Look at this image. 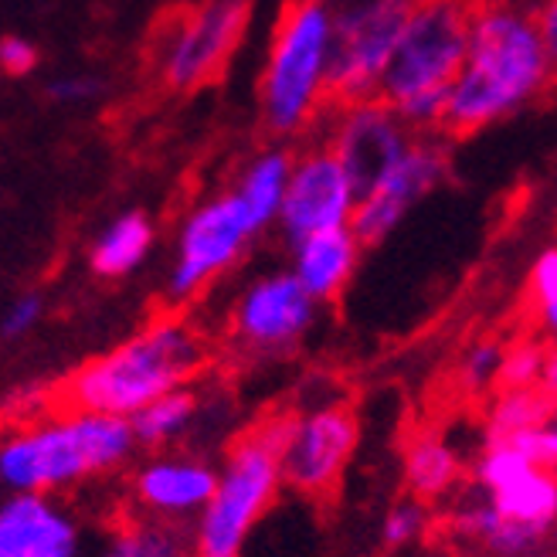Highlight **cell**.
I'll use <instances>...</instances> for the list:
<instances>
[{
  "label": "cell",
  "mask_w": 557,
  "mask_h": 557,
  "mask_svg": "<svg viewBox=\"0 0 557 557\" xmlns=\"http://www.w3.org/2000/svg\"><path fill=\"white\" fill-rule=\"evenodd\" d=\"M554 78L534 14L507 0H483L469 24L462 69L445 99L442 133L469 136L504 123L541 99Z\"/></svg>",
  "instance_id": "obj_1"
},
{
  "label": "cell",
  "mask_w": 557,
  "mask_h": 557,
  "mask_svg": "<svg viewBox=\"0 0 557 557\" xmlns=\"http://www.w3.org/2000/svg\"><path fill=\"white\" fill-rule=\"evenodd\" d=\"M136 449L129 418L69 408L0 435V486L54 496L123 469Z\"/></svg>",
  "instance_id": "obj_2"
},
{
  "label": "cell",
  "mask_w": 557,
  "mask_h": 557,
  "mask_svg": "<svg viewBox=\"0 0 557 557\" xmlns=\"http://www.w3.org/2000/svg\"><path fill=\"white\" fill-rule=\"evenodd\" d=\"M208 364V344L181 317H160L126 344L89 360L65 384V401L78 411L133 418L150 401L187 387Z\"/></svg>",
  "instance_id": "obj_3"
},
{
  "label": "cell",
  "mask_w": 557,
  "mask_h": 557,
  "mask_svg": "<svg viewBox=\"0 0 557 557\" xmlns=\"http://www.w3.org/2000/svg\"><path fill=\"white\" fill-rule=\"evenodd\" d=\"M483 0H411L398 45L387 62L377 99L411 133L442 129L445 99L462 69L469 24Z\"/></svg>",
  "instance_id": "obj_4"
},
{
  "label": "cell",
  "mask_w": 557,
  "mask_h": 557,
  "mask_svg": "<svg viewBox=\"0 0 557 557\" xmlns=\"http://www.w3.org/2000/svg\"><path fill=\"white\" fill-rule=\"evenodd\" d=\"M289 422V414L265 418L262 425L228 445L208 507L190 523L198 557H242L248 534L283 490L278 449L286 442Z\"/></svg>",
  "instance_id": "obj_5"
},
{
  "label": "cell",
  "mask_w": 557,
  "mask_h": 557,
  "mask_svg": "<svg viewBox=\"0 0 557 557\" xmlns=\"http://www.w3.org/2000/svg\"><path fill=\"white\" fill-rule=\"evenodd\" d=\"M326 48L330 4L286 0L262 75V120L269 133L293 136L306 129L317 109H323Z\"/></svg>",
  "instance_id": "obj_6"
},
{
  "label": "cell",
  "mask_w": 557,
  "mask_h": 557,
  "mask_svg": "<svg viewBox=\"0 0 557 557\" xmlns=\"http://www.w3.org/2000/svg\"><path fill=\"white\" fill-rule=\"evenodd\" d=\"M411 0H344L330 8L323 109L377 99Z\"/></svg>",
  "instance_id": "obj_7"
},
{
  "label": "cell",
  "mask_w": 557,
  "mask_h": 557,
  "mask_svg": "<svg viewBox=\"0 0 557 557\" xmlns=\"http://www.w3.org/2000/svg\"><path fill=\"white\" fill-rule=\"evenodd\" d=\"M259 235V228L248 218V208L235 190L218 194L198 211H190L177 238V262L166 278V299L187 302L198 296L211 278L232 269L245 245Z\"/></svg>",
  "instance_id": "obj_8"
},
{
  "label": "cell",
  "mask_w": 557,
  "mask_h": 557,
  "mask_svg": "<svg viewBox=\"0 0 557 557\" xmlns=\"http://www.w3.org/2000/svg\"><path fill=\"white\" fill-rule=\"evenodd\" d=\"M357 438L360 425L347 405L326 401L317 408H306L289 422L286 442L278 449L283 486L306 496H326L341 483L357 449Z\"/></svg>",
  "instance_id": "obj_9"
},
{
  "label": "cell",
  "mask_w": 557,
  "mask_h": 557,
  "mask_svg": "<svg viewBox=\"0 0 557 557\" xmlns=\"http://www.w3.org/2000/svg\"><path fill=\"white\" fill-rule=\"evenodd\" d=\"M252 17V0H205L187 11L163 54V82L174 92H194L214 82L245 35Z\"/></svg>",
  "instance_id": "obj_10"
},
{
  "label": "cell",
  "mask_w": 557,
  "mask_h": 557,
  "mask_svg": "<svg viewBox=\"0 0 557 557\" xmlns=\"http://www.w3.org/2000/svg\"><path fill=\"white\" fill-rule=\"evenodd\" d=\"M317 306L293 272H269L242 289L232 310V337L248 354H286L310 333Z\"/></svg>",
  "instance_id": "obj_11"
},
{
  "label": "cell",
  "mask_w": 557,
  "mask_h": 557,
  "mask_svg": "<svg viewBox=\"0 0 557 557\" xmlns=\"http://www.w3.org/2000/svg\"><path fill=\"white\" fill-rule=\"evenodd\" d=\"M445 174H449V153H445V147L438 139L414 136L408 153L381 177V184H374L354 205L347 228L354 232L360 248L377 245L392 235L401 225V218L445 181Z\"/></svg>",
  "instance_id": "obj_12"
},
{
  "label": "cell",
  "mask_w": 557,
  "mask_h": 557,
  "mask_svg": "<svg viewBox=\"0 0 557 557\" xmlns=\"http://www.w3.org/2000/svg\"><path fill=\"white\" fill-rule=\"evenodd\" d=\"M414 133L401 123V116L381 99H364L354 106H341L333 120L330 150L341 160L344 174L357 198L381 184V177L408 153Z\"/></svg>",
  "instance_id": "obj_13"
},
{
  "label": "cell",
  "mask_w": 557,
  "mask_h": 557,
  "mask_svg": "<svg viewBox=\"0 0 557 557\" xmlns=\"http://www.w3.org/2000/svg\"><path fill=\"white\" fill-rule=\"evenodd\" d=\"M357 205V194L344 174L341 160L333 157L330 147L306 150L293 166L283 205H278V225L286 238L296 245L317 232L347 228Z\"/></svg>",
  "instance_id": "obj_14"
},
{
  "label": "cell",
  "mask_w": 557,
  "mask_h": 557,
  "mask_svg": "<svg viewBox=\"0 0 557 557\" xmlns=\"http://www.w3.org/2000/svg\"><path fill=\"white\" fill-rule=\"evenodd\" d=\"M218 483V466L194 453H153L133 469L129 496L136 513L194 523L208 507Z\"/></svg>",
  "instance_id": "obj_15"
},
{
  "label": "cell",
  "mask_w": 557,
  "mask_h": 557,
  "mask_svg": "<svg viewBox=\"0 0 557 557\" xmlns=\"http://www.w3.org/2000/svg\"><path fill=\"white\" fill-rule=\"evenodd\" d=\"M0 557H82V527L48 493H11L0 504Z\"/></svg>",
  "instance_id": "obj_16"
},
{
  "label": "cell",
  "mask_w": 557,
  "mask_h": 557,
  "mask_svg": "<svg viewBox=\"0 0 557 557\" xmlns=\"http://www.w3.org/2000/svg\"><path fill=\"white\" fill-rule=\"evenodd\" d=\"M360 259V242L350 228L317 232L293 245V275L317 302L341 296Z\"/></svg>",
  "instance_id": "obj_17"
},
{
  "label": "cell",
  "mask_w": 557,
  "mask_h": 557,
  "mask_svg": "<svg viewBox=\"0 0 557 557\" xmlns=\"http://www.w3.org/2000/svg\"><path fill=\"white\" fill-rule=\"evenodd\" d=\"M99 557H198L194 554V527L129 513L109 531Z\"/></svg>",
  "instance_id": "obj_18"
},
{
  "label": "cell",
  "mask_w": 557,
  "mask_h": 557,
  "mask_svg": "<svg viewBox=\"0 0 557 557\" xmlns=\"http://www.w3.org/2000/svg\"><path fill=\"white\" fill-rule=\"evenodd\" d=\"M198 414H201V398L187 384V387H177V392L150 401L147 408H139L129 418V429H133V438L139 449L160 453L166 445H177L194 425H198Z\"/></svg>",
  "instance_id": "obj_19"
},
{
  "label": "cell",
  "mask_w": 557,
  "mask_h": 557,
  "mask_svg": "<svg viewBox=\"0 0 557 557\" xmlns=\"http://www.w3.org/2000/svg\"><path fill=\"white\" fill-rule=\"evenodd\" d=\"M153 245V225L144 211H126L109 225L89 252V265L102 278H120L147 259Z\"/></svg>",
  "instance_id": "obj_20"
},
{
  "label": "cell",
  "mask_w": 557,
  "mask_h": 557,
  "mask_svg": "<svg viewBox=\"0 0 557 557\" xmlns=\"http://www.w3.org/2000/svg\"><path fill=\"white\" fill-rule=\"evenodd\" d=\"M289 166H293V157L286 150H269L248 163V171L242 174V181L235 187V194L248 208V218H252V225L259 232L278 218V205H283L286 181H289Z\"/></svg>",
  "instance_id": "obj_21"
},
{
  "label": "cell",
  "mask_w": 557,
  "mask_h": 557,
  "mask_svg": "<svg viewBox=\"0 0 557 557\" xmlns=\"http://www.w3.org/2000/svg\"><path fill=\"white\" fill-rule=\"evenodd\" d=\"M405 480L414 499H435L449 493L459 480V456L449 449V442L438 435H418L411 438L405 453Z\"/></svg>",
  "instance_id": "obj_22"
},
{
  "label": "cell",
  "mask_w": 557,
  "mask_h": 557,
  "mask_svg": "<svg viewBox=\"0 0 557 557\" xmlns=\"http://www.w3.org/2000/svg\"><path fill=\"white\" fill-rule=\"evenodd\" d=\"M490 504L507 520L550 527L557 520V480L550 469H531L517 483L490 493Z\"/></svg>",
  "instance_id": "obj_23"
},
{
  "label": "cell",
  "mask_w": 557,
  "mask_h": 557,
  "mask_svg": "<svg viewBox=\"0 0 557 557\" xmlns=\"http://www.w3.org/2000/svg\"><path fill=\"white\" fill-rule=\"evenodd\" d=\"M557 414V395L547 392L544 384L517 387V392H499L490 422H486V442L510 435L520 429H547V422Z\"/></svg>",
  "instance_id": "obj_24"
},
{
  "label": "cell",
  "mask_w": 557,
  "mask_h": 557,
  "mask_svg": "<svg viewBox=\"0 0 557 557\" xmlns=\"http://www.w3.org/2000/svg\"><path fill=\"white\" fill-rule=\"evenodd\" d=\"M547 350L541 344H517L513 350H504V364L496 371V387L499 392H517V387L541 384Z\"/></svg>",
  "instance_id": "obj_25"
},
{
  "label": "cell",
  "mask_w": 557,
  "mask_h": 557,
  "mask_svg": "<svg viewBox=\"0 0 557 557\" xmlns=\"http://www.w3.org/2000/svg\"><path fill=\"white\" fill-rule=\"evenodd\" d=\"M531 469H537V466H531L523 456H517L513 449H507V445H486V453H483V459L476 466V480L490 493H496V490L517 483L520 476H527Z\"/></svg>",
  "instance_id": "obj_26"
},
{
  "label": "cell",
  "mask_w": 557,
  "mask_h": 557,
  "mask_svg": "<svg viewBox=\"0 0 557 557\" xmlns=\"http://www.w3.org/2000/svg\"><path fill=\"white\" fill-rule=\"evenodd\" d=\"M425 523H429V513H425L422 499H405V504L392 507V513L384 517L381 537H384L387 547H405V544L422 537Z\"/></svg>",
  "instance_id": "obj_27"
},
{
  "label": "cell",
  "mask_w": 557,
  "mask_h": 557,
  "mask_svg": "<svg viewBox=\"0 0 557 557\" xmlns=\"http://www.w3.org/2000/svg\"><path fill=\"white\" fill-rule=\"evenodd\" d=\"M499 364H504V347H499L496 341H480L466 354L459 377H462V384L469 387V392H483V387H490L496 381Z\"/></svg>",
  "instance_id": "obj_28"
},
{
  "label": "cell",
  "mask_w": 557,
  "mask_h": 557,
  "mask_svg": "<svg viewBox=\"0 0 557 557\" xmlns=\"http://www.w3.org/2000/svg\"><path fill=\"white\" fill-rule=\"evenodd\" d=\"M486 445H507V449H513L517 456H523L531 466H537V469H550L547 432H544V429H520V432H510V435L490 438Z\"/></svg>",
  "instance_id": "obj_29"
},
{
  "label": "cell",
  "mask_w": 557,
  "mask_h": 557,
  "mask_svg": "<svg viewBox=\"0 0 557 557\" xmlns=\"http://www.w3.org/2000/svg\"><path fill=\"white\" fill-rule=\"evenodd\" d=\"M38 69V48L32 41H24L17 35L0 38V72L21 78V75H32Z\"/></svg>",
  "instance_id": "obj_30"
},
{
  "label": "cell",
  "mask_w": 557,
  "mask_h": 557,
  "mask_svg": "<svg viewBox=\"0 0 557 557\" xmlns=\"http://www.w3.org/2000/svg\"><path fill=\"white\" fill-rule=\"evenodd\" d=\"M41 296H35V293H27V296H21V299H14L11 302V310L4 313V320H0V333H4L8 341H17V337H24V333H32V326L41 320Z\"/></svg>",
  "instance_id": "obj_31"
},
{
  "label": "cell",
  "mask_w": 557,
  "mask_h": 557,
  "mask_svg": "<svg viewBox=\"0 0 557 557\" xmlns=\"http://www.w3.org/2000/svg\"><path fill=\"white\" fill-rule=\"evenodd\" d=\"M531 293L537 299V310H541V306L557 302V248H547V252L534 262Z\"/></svg>",
  "instance_id": "obj_32"
},
{
  "label": "cell",
  "mask_w": 557,
  "mask_h": 557,
  "mask_svg": "<svg viewBox=\"0 0 557 557\" xmlns=\"http://www.w3.org/2000/svg\"><path fill=\"white\" fill-rule=\"evenodd\" d=\"M534 14V27H537V35H541V45L547 51V59L557 72V0H541L537 11Z\"/></svg>",
  "instance_id": "obj_33"
},
{
  "label": "cell",
  "mask_w": 557,
  "mask_h": 557,
  "mask_svg": "<svg viewBox=\"0 0 557 557\" xmlns=\"http://www.w3.org/2000/svg\"><path fill=\"white\" fill-rule=\"evenodd\" d=\"M99 92V82L96 78H62V82H51L48 96L51 99H62V102H75V99H89Z\"/></svg>",
  "instance_id": "obj_34"
},
{
  "label": "cell",
  "mask_w": 557,
  "mask_h": 557,
  "mask_svg": "<svg viewBox=\"0 0 557 557\" xmlns=\"http://www.w3.org/2000/svg\"><path fill=\"white\" fill-rule=\"evenodd\" d=\"M541 384L547 387V392L557 395V350H550L544 357V371H541Z\"/></svg>",
  "instance_id": "obj_35"
},
{
  "label": "cell",
  "mask_w": 557,
  "mask_h": 557,
  "mask_svg": "<svg viewBox=\"0 0 557 557\" xmlns=\"http://www.w3.org/2000/svg\"><path fill=\"white\" fill-rule=\"evenodd\" d=\"M537 317H541V326H544L547 333H554V337H557V302H550V306H541V310H537Z\"/></svg>",
  "instance_id": "obj_36"
},
{
  "label": "cell",
  "mask_w": 557,
  "mask_h": 557,
  "mask_svg": "<svg viewBox=\"0 0 557 557\" xmlns=\"http://www.w3.org/2000/svg\"><path fill=\"white\" fill-rule=\"evenodd\" d=\"M547 432V453H550V469L557 466V425L554 429H544Z\"/></svg>",
  "instance_id": "obj_37"
},
{
  "label": "cell",
  "mask_w": 557,
  "mask_h": 557,
  "mask_svg": "<svg viewBox=\"0 0 557 557\" xmlns=\"http://www.w3.org/2000/svg\"><path fill=\"white\" fill-rule=\"evenodd\" d=\"M299 4H330V0H299Z\"/></svg>",
  "instance_id": "obj_38"
},
{
  "label": "cell",
  "mask_w": 557,
  "mask_h": 557,
  "mask_svg": "<svg viewBox=\"0 0 557 557\" xmlns=\"http://www.w3.org/2000/svg\"><path fill=\"white\" fill-rule=\"evenodd\" d=\"M554 480H557V466H554Z\"/></svg>",
  "instance_id": "obj_39"
}]
</instances>
